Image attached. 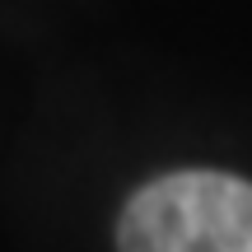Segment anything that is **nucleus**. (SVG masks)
I'll use <instances>...</instances> for the list:
<instances>
[{
  "instance_id": "1",
  "label": "nucleus",
  "mask_w": 252,
  "mask_h": 252,
  "mask_svg": "<svg viewBox=\"0 0 252 252\" xmlns=\"http://www.w3.org/2000/svg\"><path fill=\"white\" fill-rule=\"evenodd\" d=\"M117 252H252V182L234 173H168L122 210Z\"/></svg>"
}]
</instances>
